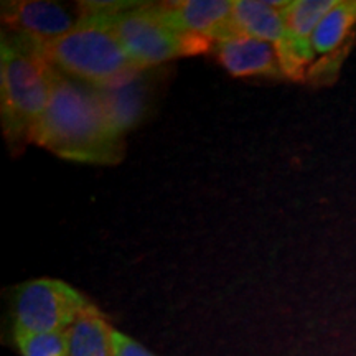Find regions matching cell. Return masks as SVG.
<instances>
[{
    "label": "cell",
    "instance_id": "10",
    "mask_svg": "<svg viewBox=\"0 0 356 356\" xmlns=\"http://www.w3.org/2000/svg\"><path fill=\"white\" fill-rule=\"evenodd\" d=\"M287 2L270 0H233V22L236 30L248 37L264 40L280 47L287 38L284 7Z\"/></svg>",
    "mask_w": 356,
    "mask_h": 356
},
{
    "label": "cell",
    "instance_id": "11",
    "mask_svg": "<svg viewBox=\"0 0 356 356\" xmlns=\"http://www.w3.org/2000/svg\"><path fill=\"white\" fill-rule=\"evenodd\" d=\"M111 325L96 307L83 314L70 328V356H114Z\"/></svg>",
    "mask_w": 356,
    "mask_h": 356
},
{
    "label": "cell",
    "instance_id": "4",
    "mask_svg": "<svg viewBox=\"0 0 356 356\" xmlns=\"http://www.w3.org/2000/svg\"><path fill=\"white\" fill-rule=\"evenodd\" d=\"M108 17L124 50L139 70L155 68L178 56L198 55L211 44L204 38L178 32L163 15L162 3L137 2L129 10Z\"/></svg>",
    "mask_w": 356,
    "mask_h": 356
},
{
    "label": "cell",
    "instance_id": "12",
    "mask_svg": "<svg viewBox=\"0 0 356 356\" xmlns=\"http://www.w3.org/2000/svg\"><path fill=\"white\" fill-rule=\"evenodd\" d=\"M355 24L356 2H337L320 20L310 37V48L314 55L327 56L343 47Z\"/></svg>",
    "mask_w": 356,
    "mask_h": 356
},
{
    "label": "cell",
    "instance_id": "3",
    "mask_svg": "<svg viewBox=\"0 0 356 356\" xmlns=\"http://www.w3.org/2000/svg\"><path fill=\"white\" fill-rule=\"evenodd\" d=\"M53 76L55 68L48 65L33 40L15 32L2 35L0 102L3 134L12 145L22 147L30 140L50 101Z\"/></svg>",
    "mask_w": 356,
    "mask_h": 356
},
{
    "label": "cell",
    "instance_id": "7",
    "mask_svg": "<svg viewBox=\"0 0 356 356\" xmlns=\"http://www.w3.org/2000/svg\"><path fill=\"white\" fill-rule=\"evenodd\" d=\"M162 10L178 32L211 43L239 33L233 22V0H180L162 3Z\"/></svg>",
    "mask_w": 356,
    "mask_h": 356
},
{
    "label": "cell",
    "instance_id": "1",
    "mask_svg": "<svg viewBox=\"0 0 356 356\" xmlns=\"http://www.w3.org/2000/svg\"><path fill=\"white\" fill-rule=\"evenodd\" d=\"M30 142L73 162L114 165L124 157L122 136L111 126L96 88L56 70L50 101Z\"/></svg>",
    "mask_w": 356,
    "mask_h": 356
},
{
    "label": "cell",
    "instance_id": "5",
    "mask_svg": "<svg viewBox=\"0 0 356 356\" xmlns=\"http://www.w3.org/2000/svg\"><path fill=\"white\" fill-rule=\"evenodd\" d=\"M92 307L63 280H30L17 287L13 296V335L66 332Z\"/></svg>",
    "mask_w": 356,
    "mask_h": 356
},
{
    "label": "cell",
    "instance_id": "9",
    "mask_svg": "<svg viewBox=\"0 0 356 356\" xmlns=\"http://www.w3.org/2000/svg\"><path fill=\"white\" fill-rule=\"evenodd\" d=\"M215 47L220 63L233 76H279L282 73L277 48L264 40L236 33Z\"/></svg>",
    "mask_w": 356,
    "mask_h": 356
},
{
    "label": "cell",
    "instance_id": "8",
    "mask_svg": "<svg viewBox=\"0 0 356 356\" xmlns=\"http://www.w3.org/2000/svg\"><path fill=\"white\" fill-rule=\"evenodd\" d=\"M154 70V68H150ZM142 70L129 81L108 88H96L111 126L122 134L137 126L149 113L152 102V74Z\"/></svg>",
    "mask_w": 356,
    "mask_h": 356
},
{
    "label": "cell",
    "instance_id": "13",
    "mask_svg": "<svg viewBox=\"0 0 356 356\" xmlns=\"http://www.w3.org/2000/svg\"><path fill=\"white\" fill-rule=\"evenodd\" d=\"M22 356H70V333H19L13 335Z\"/></svg>",
    "mask_w": 356,
    "mask_h": 356
},
{
    "label": "cell",
    "instance_id": "2",
    "mask_svg": "<svg viewBox=\"0 0 356 356\" xmlns=\"http://www.w3.org/2000/svg\"><path fill=\"white\" fill-rule=\"evenodd\" d=\"M37 44L48 65L89 86H114L142 71L131 61L106 13L83 10V20L71 32Z\"/></svg>",
    "mask_w": 356,
    "mask_h": 356
},
{
    "label": "cell",
    "instance_id": "6",
    "mask_svg": "<svg viewBox=\"0 0 356 356\" xmlns=\"http://www.w3.org/2000/svg\"><path fill=\"white\" fill-rule=\"evenodd\" d=\"M2 20L12 32L24 35L37 43L63 37L83 20L81 7H66L47 0L3 2Z\"/></svg>",
    "mask_w": 356,
    "mask_h": 356
},
{
    "label": "cell",
    "instance_id": "14",
    "mask_svg": "<svg viewBox=\"0 0 356 356\" xmlns=\"http://www.w3.org/2000/svg\"><path fill=\"white\" fill-rule=\"evenodd\" d=\"M111 346L114 356H155L145 346L137 343L134 338L115 328H111Z\"/></svg>",
    "mask_w": 356,
    "mask_h": 356
}]
</instances>
